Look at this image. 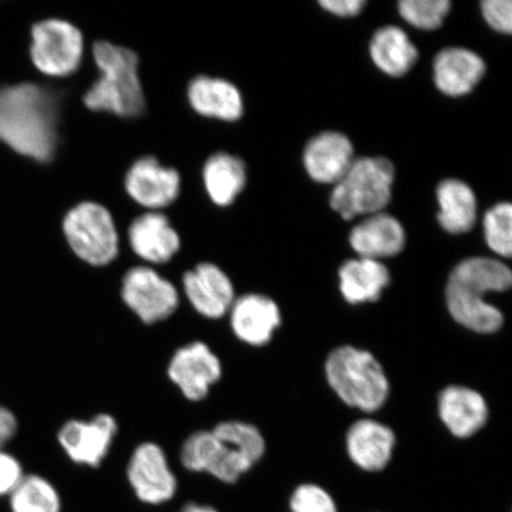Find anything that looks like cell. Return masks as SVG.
<instances>
[{
    "label": "cell",
    "instance_id": "obj_1",
    "mask_svg": "<svg viewBox=\"0 0 512 512\" xmlns=\"http://www.w3.org/2000/svg\"><path fill=\"white\" fill-rule=\"evenodd\" d=\"M59 123L55 93L32 83L0 89V140L38 162L54 156Z\"/></svg>",
    "mask_w": 512,
    "mask_h": 512
},
{
    "label": "cell",
    "instance_id": "obj_2",
    "mask_svg": "<svg viewBox=\"0 0 512 512\" xmlns=\"http://www.w3.org/2000/svg\"><path fill=\"white\" fill-rule=\"evenodd\" d=\"M266 444L253 425L224 421L211 431L191 434L181 450V462L191 472L208 473L234 484L264 456Z\"/></svg>",
    "mask_w": 512,
    "mask_h": 512
},
{
    "label": "cell",
    "instance_id": "obj_3",
    "mask_svg": "<svg viewBox=\"0 0 512 512\" xmlns=\"http://www.w3.org/2000/svg\"><path fill=\"white\" fill-rule=\"evenodd\" d=\"M512 284L510 268L503 262L475 256L452 271L446 287L448 311L460 325L479 334H492L502 328L503 315L486 302L490 292H504Z\"/></svg>",
    "mask_w": 512,
    "mask_h": 512
},
{
    "label": "cell",
    "instance_id": "obj_4",
    "mask_svg": "<svg viewBox=\"0 0 512 512\" xmlns=\"http://www.w3.org/2000/svg\"><path fill=\"white\" fill-rule=\"evenodd\" d=\"M93 54L101 74L83 99L89 110L110 112L124 118L142 114L145 99L136 53L99 41L94 43Z\"/></svg>",
    "mask_w": 512,
    "mask_h": 512
},
{
    "label": "cell",
    "instance_id": "obj_5",
    "mask_svg": "<svg viewBox=\"0 0 512 512\" xmlns=\"http://www.w3.org/2000/svg\"><path fill=\"white\" fill-rule=\"evenodd\" d=\"M325 371L331 388L350 407L371 413L388 399L387 376L381 364L366 350L341 347L332 351Z\"/></svg>",
    "mask_w": 512,
    "mask_h": 512
},
{
    "label": "cell",
    "instance_id": "obj_6",
    "mask_svg": "<svg viewBox=\"0 0 512 512\" xmlns=\"http://www.w3.org/2000/svg\"><path fill=\"white\" fill-rule=\"evenodd\" d=\"M394 176V166L386 158L355 159L347 174L335 184L330 198L332 209L344 220L381 213L392 198Z\"/></svg>",
    "mask_w": 512,
    "mask_h": 512
},
{
    "label": "cell",
    "instance_id": "obj_7",
    "mask_svg": "<svg viewBox=\"0 0 512 512\" xmlns=\"http://www.w3.org/2000/svg\"><path fill=\"white\" fill-rule=\"evenodd\" d=\"M63 230L73 252L92 266H106L117 258V229L108 210L100 204L85 202L70 210Z\"/></svg>",
    "mask_w": 512,
    "mask_h": 512
},
{
    "label": "cell",
    "instance_id": "obj_8",
    "mask_svg": "<svg viewBox=\"0 0 512 512\" xmlns=\"http://www.w3.org/2000/svg\"><path fill=\"white\" fill-rule=\"evenodd\" d=\"M83 54L80 30L61 19H47L32 28L31 59L50 76H67L79 68Z\"/></svg>",
    "mask_w": 512,
    "mask_h": 512
},
{
    "label": "cell",
    "instance_id": "obj_9",
    "mask_svg": "<svg viewBox=\"0 0 512 512\" xmlns=\"http://www.w3.org/2000/svg\"><path fill=\"white\" fill-rule=\"evenodd\" d=\"M121 297L145 324L168 319L179 305L175 285L146 266L133 267L124 275Z\"/></svg>",
    "mask_w": 512,
    "mask_h": 512
},
{
    "label": "cell",
    "instance_id": "obj_10",
    "mask_svg": "<svg viewBox=\"0 0 512 512\" xmlns=\"http://www.w3.org/2000/svg\"><path fill=\"white\" fill-rule=\"evenodd\" d=\"M127 479L140 502L162 505L175 497L177 478L163 448L144 443L134 450L127 466Z\"/></svg>",
    "mask_w": 512,
    "mask_h": 512
},
{
    "label": "cell",
    "instance_id": "obj_11",
    "mask_svg": "<svg viewBox=\"0 0 512 512\" xmlns=\"http://www.w3.org/2000/svg\"><path fill=\"white\" fill-rule=\"evenodd\" d=\"M168 374L185 398L197 402L206 399L211 386L219 382L222 366L206 343L194 342L175 352Z\"/></svg>",
    "mask_w": 512,
    "mask_h": 512
},
{
    "label": "cell",
    "instance_id": "obj_12",
    "mask_svg": "<svg viewBox=\"0 0 512 512\" xmlns=\"http://www.w3.org/2000/svg\"><path fill=\"white\" fill-rule=\"evenodd\" d=\"M118 432L112 415L99 414L92 420H70L59 432V443L72 462L98 467L111 450Z\"/></svg>",
    "mask_w": 512,
    "mask_h": 512
},
{
    "label": "cell",
    "instance_id": "obj_13",
    "mask_svg": "<svg viewBox=\"0 0 512 512\" xmlns=\"http://www.w3.org/2000/svg\"><path fill=\"white\" fill-rule=\"evenodd\" d=\"M183 290L197 313L208 319L226 316L236 299L228 275L209 262L183 275Z\"/></svg>",
    "mask_w": 512,
    "mask_h": 512
},
{
    "label": "cell",
    "instance_id": "obj_14",
    "mask_svg": "<svg viewBox=\"0 0 512 512\" xmlns=\"http://www.w3.org/2000/svg\"><path fill=\"white\" fill-rule=\"evenodd\" d=\"M126 190L134 201L150 209L169 206L181 189V178L174 169L164 168L153 157L133 164L126 176Z\"/></svg>",
    "mask_w": 512,
    "mask_h": 512
},
{
    "label": "cell",
    "instance_id": "obj_15",
    "mask_svg": "<svg viewBox=\"0 0 512 512\" xmlns=\"http://www.w3.org/2000/svg\"><path fill=\"white\" fill-rule=\"evenodd\" d=\"M229 315L235 336L253 347L270 342L281 324L277 303L262 294H245L235 299Z\"/></svg>",
    "mask_w": 512,
    "mask_h": 512
},
{
    "label": "cell",
    "instance_id": "obj_16",
    "mask_svg": "<svg viewBox=\"0 0 512 512\" xmlns=\"http://www.w3.org/2000/svg\"><path fill=\"white\" fill-rule=\"evenodd\" d=\"M354 146L339 132H324L310 140L304 151V165L313 181L336 184L354 163Z\"/></svg>",
    "mask_w": 512,
    "mask_h": 512
},
{
    "label": "cell",
    "instance_id": "obj_17",
    "mask_svg": "<svg viewBox=\"0 0 512 512\" xmlns=\"http://www.w3.org/2000/svg\"><path fill=\"white\" fill-rule=\"evenodd\" d=\"M350 245L360 258L380 261L402 251L406 245V233L395 217L377 213L352 229Z\"/></svg>",
    "mask_w": 512,
    "mask_h": 512
},
{
    "label": "cell",
    "instance_id": "obj_18",
    "mask_svg": "<svg viewBox=\"0 0 512 512\" xmlns=\"http://www.w3.org/2000/svg\"><path fill=\"white\" fill-rule=\"evenodd\" d=\"M133 252L151 264H166L181 248V240L168 217L149 213L138 217L128 230Z\"/></svg>",
    "mask_w": 512,
    "mask_h": 512
},
{
    "label": "cell",
    "instance_id": "obj_19",
    "mask_svg": "<svg viewBox=\"0 0 512 512\" xmlns=\"http://www.w3.org/2000/svg\"><path fill=\"white\" fill-rule=\"evenodd\" d=\"M434 82L441 93L450 96L469 94L485 74L480 56L465 48H447L435 56Z\"/></svg>",
    "mask_w": 512,
    "mask_h": 512
},
{
    "label": "cell",
    "instance_id": "obj_20",
    "mask_svg": "<svg viewBox=\"0 0 512 512\" xmlns=\"http://www.w3.org/2000/svg\"><path fill=\"white\" fill-rule=\"evenodd\" d=\"M488 405L476 390L451 386L439 396V414L454 437L469 438L488 420Z\"/></svg>",
    "mask_w": 512,
    "mask_h": 512
},
{
    "label": "cell",
    "instance_id": "obj_21",
    "mask_svg": "<svg viewBox=\"0 0 512 512\" xmlns=\"http://www.w3.org/2000/svg\"><path fill=\"white\" fill-rule=\"evenodd\" d=\"M395 434L374 420H361L350 427L347 435L349 457L364 471H381L392 458Z\"/></svg>",
    "mask_w": 512,
    "mask_h": 512
},
{
    "label": "cell",
    "instance_id": "obj_22",
    "mask_svg": "<svg viewBox=\"0 0 512 512\" xmlns=\"http://www.w3.org/2000/svg\"><path fill=\"white\" fill-rule=\"evenodd\" d=\"M188 95L192 108L204 117L235 121L243 113L238 88L226 80L197 76L190 82Z\"/></svg>",
    "mask_w": 512,
    "mask_h": 512
},
{
    "label": "cell",
    "instance_id": "obj_23",
    "mask_svg": "<svg viewBox=\"0 0 512 512\" xmlns=\"http://www.w3.org/2000/svg\"><path fill=\"white\" fill-rule=\"evenodd\" d=\"M389 283L387 267L380 261L358 258L345 262L339 270V288L350 304L376 302Z\"/></svg>",
    "mask_w": 512,
    "mask_h": 512
},
{
    "label": "cell",
    "instance_id": "obj_24",
    "mask_svg": "<svg viewBox=\"0 0 512 512\" xmlns=\"http://www.w3.org/2000/svg\"><path fill=\"white\" fill-rule=\"evenodd\" d=\"M438 221L450 234L470 232L477 219L475 192L459 179H445L437 189Z\"/></svg>",
    "mask_w": 512,
    "mask_h": 512
},
{
    "label": "cell",
    "instance_id": "obj_25",
    "mask_svg": "<svg viewBox=\"0 0 512 512\" xmlns=\"http://www.w3.org/2000/svg\"><path fill=\"white\" fill-rule=\"evenodd\" d=\"M370 55L384 74L400 78L413 68L419 53L405 31L390 25L376 31L370 42Z\"/></svg>",
    "mask_w": 512,
    "mask_h": 512
},
{
    "label": "cell",
    "instance_id": "obj_26",
    "mask_svg": "<svg viewBox=\"0 0 512 512\" xmlns=\"http://www.w3.org/2000/svg\"><path fill=\"white\" fill-rule=\"evenodd\" d=\"M203 179L211 201L217 206L227 207L245 188V163L228 153H216L204 165Z\"/></svg>",
    "mask_w": 512,
    "mask_h": 512
},
{
    "label": "cell",
    "instance_id": "obj_27",
    "mask_svg": "<svg viewBox=\"0 0 512 512\" xmlns=\"http://www.w3.org/2000/svg\"><path fill=\"white\" fill-rule=\"evenodd\" d=\"M11 512H61L59 491L48 479L38 475H25L9 496Z\"/></svg>",
    "mask_w": 512,
    "mask_h": 512
},
{
    "label": "cell",
    "instance_id": "obj_28",
    "mask_svg": "<svg viewBox=\"0 0 512 512\" xmlns=\"http://www.w3.org/2000/svg\"><path fill=\"white\" fill-rule=\"evenodd\" d=\"M485 240L492 252L503 258L512 253V207L499 203L491 208L484 219Z\"/></svg>",
    "mask_w": 512,
    "mask_h": 512
},
{
    "label": "cell",
    "instance_id": "obj_29",
    "mask_svg": "<svg viewBox=\"0 0 512 512\" xmlns=\"http://www.w3.org/2000/svg\"><path fill=\"white\" fill-rule=\"evenodd\" d=\"M450 10L448 0H402L399 4L402 18L422 30L440 28Z\"/></svg>",
    "mask_w": 512,
    "mask_h": 512
},
{
    "label": "cell",
    "instance_id": "obj_30",
    "mask_svg": "<svg viewBox=\"0 0 512 512\" xmlns=\"http://www.w3.org/2000/svg\"><path fill=\"white\" fill-rule=\"evenodd\" d=\"M292 512H338L334 498L315 484L300 485L290 501Z\"/></svg>",
    "mask_w": 512,
    "mask_h": 512
},
{
    "label": "cell",
    "instance_id": "obj_31",
    "mask_svg": "<svg viewBox=\"0 0 512 512\" xmlns=\"http://www.w3.org/2000/svg\"><path fill=\"white\" fill-rule=\"evenodd\" d=\"M482 12L486 23L501 34L512 30V4L510 0H485Z\"/></svg>",
    "mask_w": 512,
    "mask_h": 512
},
{
    "label": "cell",
    "instance_id": "obj_32",
    "mask_svg": "<svg viewBox=\"0 0 512 512\" xmlns=\"http://www.w3.org/2000/svg\"><path fill=\"white\" fill-rule=\"evenodd\" d=\"M24 476L23 466L19 460L0 448V497H9Z\"/></svg>",
    "mask_w": 512,
    "mask_h": 512
},
{
    "label": "cell",
    "instance_id": "obj_33",
    "mask_svg": "<svg viewBox=\"0 0 512 512\" xmlns=\"http://www.w3.org/2000/svg\"><path fill=\"white\" fill-rule=\"evenodd\" d=\"M326 11L338 17H354L360 14L366 2L364 0H320Z\"/></svg>",
    "mask_w": 512,
    "mask_h": 512
},
{
    "label": "cell",
    "instance_id": "obj_34",
    "mask_svg": "<svg viewBox=\"0 0 512 512\" xmlns=\"http://www.w3.org/2000/svg\"><path fill=\"white\" fill-rule=\"evenodd\" d=\"M18 431L16 415L10 409L0 406V448L14 439Z\"/></svg>",
    "mask_w": 512,
    "mask_h": 512
},
{
    "label": "cell",
    "instance_id": "obj_35",
    "mask_svg": "<svg viewBox=\"0 0 512 512\" xmlns=\"http://www.w3.org/2000/svg\"><path fill=\"white\" fill-rule=\"evenodd\" d=\"M179 512H219L215 508L210 507V505L197 504V503H189L185 505L182 511Z\"/></svg>",
    "mask_w": 512,
    "mask_h": 512
}]
</instances>
